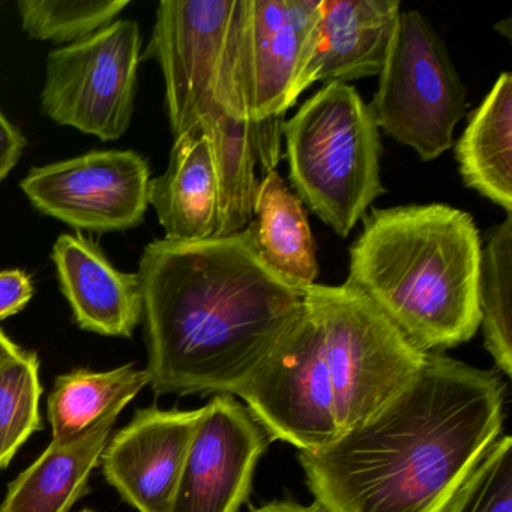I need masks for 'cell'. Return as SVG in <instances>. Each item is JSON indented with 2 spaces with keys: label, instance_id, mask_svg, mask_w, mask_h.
Here are the masks:
<instances>
[{
  "label": "cell",
  "instance_id": "1",
  "mask_svg": "<svg viewBox=\"0 0 512 512\" xmlns=\"http://www.w3.org/2000/svg\"><path fill=\"white\" fill-rule=\"evenodd\" d=\"M506 385L427 353L418 376L379 412L314 452H299L326 512H445L502 433Z\"/></svg>",
  "mask_w": 512,
  "mask_h": 512
},
{
  "label": "cell",
  "instance_id": "2",
  "mask_svg": "<svg viewBox=\"0 0 512 512\" xmlns=\"http://www.w3.org/2000/svg\"><path fill=\"white\" fill-rule=\"evenodd\" d=\"M137 275L158 395H238L304 308L305 289L263 262L248 229L151 242Z\"/></svg>",
  "mask_w": 512,
  "mask_h": 512
},
{
  "label": "cell",
  "instance_id": "3",
  "mask_svg": "<svg viewBox=\"0 0 512 512\" xmlns=\"http://www.w3.org/2000/svg\"><path fill=\"white\" fill-rule=\"evenodd\" d=\"M349 278L422 352L467 343L481 328L482 247L472 215L409 205L365 215Z\"/></svg>",
  "mask_w": 512,
  "mask_h": 512
},
{
  "label": "cell",
  "instance_id": "4",
  "mask_svg": "<svg viewBox=\"0 0 512 512\" xmlns=\"http://www.w3.org/2000/svg\"><path fill=\"white\" fill-rule=\"evenodd\" d=\"M296 196L347 238L377 197L382 139L370 107L347 83H326L283 124Z\"/></svg>",
  "mask_w": 512,
  "mask_h": 512
},
{
  "label": "cell",
  "instance_id": "5",
  "mask_svg": "<svg viewBox=\"0 0 512 512\" xmlns=\"http://www.w3.org/2000/svg\"><path fill=\"white\" fill-rule=\"evenodd\" d=\"M322 14V0H236L224 52L220 106L247 122L259 142L260 166L275 170L283 116L304 70Z\"/></svg>",
  "mask_w": 512,
  "mask_h": 512
},
{
  "label": "cell",
  "instance_id": "6",
  "mask_svg": "<svg viewBox=\"0 0 512 512\" xmlns=\"http://www.w3.org/2000/svg\"><path fill=\"white\" fill-rule=\"evenodd\" d=\"M334 388L340 433L361 424L400 394L427 353L404 337L352 284H311Z\"/></svg>",
  "mask_w": 512,
  "mask_h": 512
},
{
  "label": "cell",
  "instance_id": "7",
  "mask_svg": "<svg viewBox=\"0 0 512 512\" xmlns=\"http://www.w3.org/2000/svg\"><path fill=\"white\" fill-rule=\"evenodd\" d=\"M370 110L377 128L422 161L442 157L467 109L445 41L419 11H401Z\"/></svg>",
  "mask_w": 512,
  "mask_h": 512
},
{
  "label": "cell",
  "instance_id": "8",
  "mask_svg": "<svg viewBox=\"0 0 512 512\" xmlns=\"http://www.w3.org/2000/svg\"><path fill=\"white\" fill-rule=\"evenodd\" d=\"M140 50L139 25L119 20L50 53L44 115L103 142L121 139L133 121Z\"/></svg>",
  "mask_w": 512,
  "mask_h": 512
},
{
  "label": "cell",
  "instance_id": "9",
  "mask_svg": "<svg viewBox=\"0 0 512 512\" xmlns=\"http://www.w3.org/2000/svg\"><path fill=\"white\" fill-rule=\"evenodd\" d=\"M238 397L269 437L314 452L340 434L334 388L316 308H304Z\"/></svg>",
  "mask_w": 512,
  "mask_h": 512
},
{
  "label": "cell",
  "instance_id": "10",
  "mask_svg": "<svg viewBox=\"0 0 512 512\" xmlns=\"http://www.w3.org/2000/svg\"><path fill=\"white\" fill-rule=\"evenodd\" d=\"M235 10L236 0H164L158 5L142 59H155L163 71L175 139L229 116L218 97Z\"/></svg>",
  "mask_w": 512,
  "mask_h": 512
},
{
  "label": "cell",
  "instance_id": "11",
  "mask_svg": "<svg viewBox=\"0 0 512 512\" xmlns=\"http://www.w3.org/2000/svg\"><path fill=\"white\" fill-rule=\"evenodd\" d=\"M151 170L134 151H92L34 167L23 179L32 205L77 230L125 232L140 226L149 206Z\"/></svg>",
  "mask_w": 512,
  "mask_h": 512
},
{
  "label": "cell",
  "instance_id": "12",
  "mask_svg": "<svg viewBox=\"0 0 512 512\" xmlns=\"http://www.w3.org/2000/svg\"><path fill=\"white\" fill-rule=\"evenodd\" d=\"M268 439L247 407L217 395L203 407L166 512H239Z\"/></svg>",
  "mask_w": 512,
  "mask_h": 512
},
{
  "label": "cell",
  "instance_id": "13",
  "mask_svg": "<svg viewBox=\"0 0 512 512\" xmlns=\"http://www.w3.org/2000/svg\"><path fill=\"white\" fill-rule=\"evenodd\" d=\"M202 416L203 407L139 410L107 443L104 478L137 511L166 512Z\"/></svg>",
  "mask_w": 512,
  "mask_h": 512
},
{
  "label": "cell",
  "instance_id": "14",
  "mask_svg": "<svg viewBox=\"0 0 512 512\" xmlns=\"http://www.w3.org/2000/svg\"><path fill=\"white\" fill-rule=\"evenodd\" d=\"M400 13L398 0H322L319 28L290 107L314 83L379 76Z\"/></svg>",
  "mask_w": 512,
  "mask_h": 512
},
{
  "label": "cell",
  "instance_id": "15",
  "mask_svg": "<svg viewBox=\"0 0 512 512\" xmlns=\"http://www.w3.org/2000/svg\"><path fill=\"white\" fill-rule=\"evenodd\" d=\"M61 290L80 328L130 338L142 322L139 275L118 271L100 245L82 235H61L52 253Z\"/></svg>",
  "mask_w": 512,
  "mask_h": 512
},
{
  "label": "cell",
  "instance_id": "16",
  "mask_svg": "<svg viewBox=\"0 0 512 512\" xmlns=\"http://www.w3.org/2000/svg\"><path fill=\"white\" fill-rule=\"evenodd\" d=\"M167 241L215 238L218 227V176L208 136L199 127L175 139L166 172L149 184Z\"/></svg>",
  "mask_w": 512,
  "mask_h": 512
},
{
  "label": "cell",
  "instance_id": "17",
  "mask_svg": "<svg viewBox=\"0 0 512 512\" xmlns=\"http://www.w3.org/2000/svg\"><path fill=\"white\" fill-rule=\"evenodd\" d=\"M119 413L71 442L52 440L38 460L10 485L0 512H68L89 490Z\"/></svg>",
  "mask_w": 512,
  "mask_h": 512
},
{
  "label": "cell",
  "instance_id": "18",
  "mask_svg": "<svg viewBox=\"0 0 512 512\" xmlns=\"http://www.w3.org/2000/svg\"><path fill=\"white\" fill-rule=\"evenodd\" d=\"M251 239L263 262L296 289H307L319 275L316 244L304 203L287 187L277 170L257 185Z\"/></svg>",
  "mask_w": 512,
  "mask_h": 512
},
{
  "label": "cell",
  "instance_id": "19",
  "mask_svg": "<svg viewBox=\"0 0 512 512\" xmlns=\"http://www.w3.org/2000/svg\"><path fill=\"white\" fill-rule=\"evenodd\" d=\"M467 187L512 212V76L500 74L455 145Z\"/></svg>",
  "mask_w": 512,
  "mask_h": 512
},
{
  "label": "cell",
  "instance_id": "20",
  "mask_svg": "<svg viewBox=\"0 0 512 512\" xmlns=\"http://www.w3.org/2000/svg\"><path fill=\"white\" fill-rule=\"evenodd\" d=\"M148 385V371L133 364L106 373L82 368L59 376L47 404L52 440L79 439L107 416L121 413Z\"/></svg>",
  "mask_w": 512,
  "mask_h": 512
},
{
  "label": "cell",
  "instance_id": "21",
  "mask_svg": "<svg viewBox=\"0 0 512 512\" xmlns=\"http://www.w3.org/2000/svg\"><path fill=\"white\" fill-rule=\"evenodd\" d=\"M512 215L494 227L482 250L479 310L485 347L500 373L512 374Z\"/></svg>",
  "mask_w": 512,
  "mask_h": 512
},
{
  "label": "cell",
  "instance_id": "22",
  "mask_svg": "<svg viewBox=\"0 0 512 512\" xmlns=\"http://www.w3.org/2000/svg\"><path fill=\"white\" fill-rule=\"evenodd\" d=\"M40 361L26 352L0 367V470L10 464L20 446L43 428Z\"/></svg>",
  "mask_w": 512,
  "mask_h": 512
},
{
  "label": "cell",
  "instance_id": "23",
  "mask_svg": "<svg viewBox=\"0 0 512 512\" xmlns=\"http://www.w3.org/2000/svg\"><path fill=\"white\" fill-rule=\"evenodd\" d=\"M128 5V0H22L19 13L29 37L74 44L109 26Z\"/></svg>",
  "mask_w": 512,
  "mask_h": 512
},
{
  "label": "cell",
  "instance_id": "24",
  "mask_svg": "<svg viewBox=\"0 0 512 512\" xmlns=\"http://www.w3.org/2000/svg\"><path fill=\"white\" fill-rule=\"evenodd\" d=\"M445 512H512V439L500 436Z\"/></svg>",
  "mask_w": 512,
  "mask_h": 512
},
{
  "label": "cell",
  "instance_id": "25",
  "mask_svg": "<svg viewBox=\"0 0 512 512\" xmlns=\"http://www.w3.org/2000/svg\"><path fill=\"white\" fill-rule=\"evenodd\" d=\"M34 296L31 278L20 269L0 272V320L20 313Z\"/></svg>",
  "mask_w": 512,
  "mask_h": 512
},
{
  "label": "cell",
  "instance_id": "26",
  "mask_svg": "<svg viewBox=\"0 0 512 512\" xmlns=\"http://www.w3.org/2000/svg\"><path fill=\"white\" fill-rule=\"evenodd\" d=\"M25 136L14 127L7 116L0 112V184L7 179L11 170L17 166L23 149L26 148Z\"/></svg>",
  "mask_w": 512,
  "mask_h": 512
},
{
  "label": "cell",
  "instance_id": "27",
  "mask_svg": "<svg viewBox=\"0 0 512 512\" xmlns=\"http://www.w3.org/2000/svg\"><path fill=\"white\" fill-rule=\"evenodd\" d=\"M250 512H326L320 508L317 503L311 506L299 505L295 502H287V500H277V502L266 503L259 508L251 509Z\"/></svg>",
  "mask_w": 512,
  "mask_h": 512
},
{
  "label": "cell",
  "instance_id": "28",
  "mask_svg": "<svg viewBox=\"0 0 512 512\" xmlns=\"http://www.w3.org/2000/svg\"><path fill=\"white\" fill-rule=\"evenodd\" d=\"M22 352V347L17 346L13 340H10L4 331H0V367L10 362L11 359L22 355Z\"/></svg>",
  "mask_w": 512,
  "mask_h": 512
},
{
  "label": "cell",
  "instance_id": "29",
  "mask_svg": "<svg viewBox=\"0 0 512 512\" xmlns=\"http://www.w3.org/2000/svg\"><path fill=\"white\" fill-rule=\"evenodd\" d=\"M82 512H95V511H91V509H86V511H82Z\"/></svg>",
  "mask_w": 512,
  "mask_h": 512
}]
</instances>
